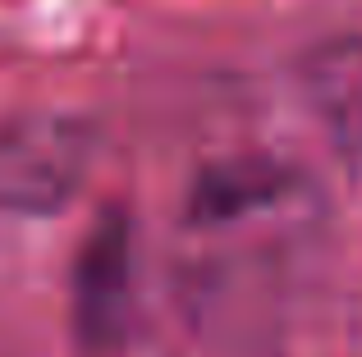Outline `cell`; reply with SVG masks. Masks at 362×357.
I'll use <instances>...</instances> for the list:
<instances>
[{
  "instance_id": "2",
  "label": "cell",
  "mask_w": 362,
  "mask_h": 357,
  "mask_svg": "<svg viewBox=\"0 0 362 357\" xmlns=\"http://www.w3.org/2000/svg\"><path fill=\"white\" fill-rule=\"evenodd\" d=\"M92 170V133L74 115L33 110L0 124V211L42 220L83 193Z\"/></svg>"
},
{
  "instance_id": "1",
  "label": "cell",
  "mask_w": 362,
  "mask_h": 357,
  "mask_svg": "<svg viewBox=\"0 0 362 357\" xmlns=\"http://www.w3.org/2000/svg\"><path fill=\"white\" fill-rule=\"evenodd\" d=\"M206 252L188 257L179 275L184 316L206 357H271L284 334V266L271 248H239L206 234Z\"/></svg>"
},
{
  "instance_id": "4",
  "label": "cell",
  "mask_w": 362,
  "mask_h": 357,
  "mask_svg": "<svg viewBox=\"0 0 362 357\" xmlns=\"http://www.w3.org/2000/svg\"><path fill=\"white\" fill-rule=\"evenodd\" d=\"M303 97L339 161L362 170V32L326 37L303 55Z\"/></svg>"
},
{
  "instance_id": "3",
  "label": "cell",
  "mask_w": 362,
  "mask_h": 357,
  "mask_svg": "<svg viewBox=\"0 0 362 357\" xmlns=\"http://www.w3.org/2000/svg\"><path fill=\"white\" fill-rule=\"evenodd\" d=\"M74 334L88 357H119L133 344V224L106 211L74 257Z\"/></svg>"
},
{
  "instance_id": "5",
  "label": "cell",
  "mask_w": 362,
  "mask_h": 357,
  "mask_svg": "<svg viewBox=\"0 0 362 357\" xmlns=\"http://www.w3.org/2000/svg\"><path fill=\"white\" fill-rule=\"evenodd\" d=\"M298 197V174L284 170L266 156H243L197 174L188 193V224L216 229V224H243V220H271L280 206Z\"/></svg>"
},
{
  "instance_id": "6",
  "label": "cell",
  "mask_w": 362,
  "mask_h": 357,
  "mask_svg": "<svg viewBox=\"0 0 362 357\" xmlns=\"http://www.w3.org/2000/svg\"><path fill=\"white\" fill-rule=\"evenodd\" d=\"M119 357H129V349H124V353H119Z\"/></svg>"
}]
</instances>
